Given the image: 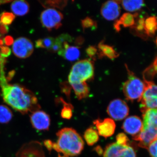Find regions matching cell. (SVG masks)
Returning <instances> with one entry per match:
<instances>
[{
	"label": "cell",
	"instance_id": "cell-36",
	"mask_svg": "<svg viewBox=\"0 0 157 157\" xmlns=\"http://www.w3.org/2000/svg\"><path fill=\"white\" fill-rule=\"evenodd\" d=\"M53 142L50 140H45L44 141V145L49 151H51L53 149Z\"/></svg>",
	"mask_w": 157,
	"mask_h": 157
},
{
	"label": "cell",
	"instance_id": "cell-25",
	"mask_svg": "<svg viewBox=\"0 0 157 157\" xmlns=\"http://www.w3.org/2000/svg\"><path fill=\"white\" fill-rule=\"evenodd\" d=\"M55 41V39L52 37L39 39L36 41V46L37 48H46L49 50L53 45Z\"/></svg>",
	"mask_w": 157,
	"mask_h": 157
},
{
	"label": "cell",
	"instance_id": "cell-18",
	"mask_svg": "<svg viewBox=\"0 0 157 157\" xmlns=\"http://www.w3.org/2000/svg\"><path fill=\"white\" fill-rule=\"evenodd\" d=\"M11 11L17 16H23L28 13L29 5L25 1H15L11 3Z\"/></svg>",
	"mask_w": 157,
	"mask_h": 157
},
{
	"label": "cell",
	"instance_id": "cell-12",
	"mask_svg": "<svg viewBox=\"0 0 157 157\" xmlns=\"http://www.w3.org/2000/svg\"><path fill=\"white\" fill-rule=\"evenodd\" d=\"M30 120L32 126L38 131H48L50 125V118L48 113L43 110H36L32 113Z\"/></svg>",
	"mask_w": 157,
	"mask_h": 157
},
{
	"label": "cell",
	"instance_id": "cell-3",
	"mask_svg": "<svg viewBox=\"0 0 157 157\" xmlns=\"http://www.w3.org/2000/svg\"><path fill=\"white\" fill-rule=\"evenodd\" d=\"M143 127L138 135L133 137L140 147L148 148L157 139V108L147 109L143 113Z\"/></svg>",
	"mask_w": 157,
	"mask_h": 157
},
{
	"label": "cell",
	"instance_id": "cell-13",
	"mask_svg": "<svg viewBox=\"0 0 157 157\" xmlns=\"http://www.w3.org/2000/svg\"><path fill=\"white\" fill-rule=\"evenodd\" d=\"M119 1H109L102 5L101 14L105 19L108 21L116 19L121 13Z\"/></svg>",
	"mask_w": 157,
	"mask_h": 157
},
{
	"label": "cell",
	"instance_id": "cell-24",
	"mask_svg": "<svg viewBox=\"0 0 157 157\" xmlns=\"http://www.w3.org/2000/svg\"><path fill=\"white\" fill-rule=\"evenodd\" d=\"M13 113L9 107L0 105V124L9 123L13 117Z\"/></svg>",
	"mask_w": 157,
	"mask_h": 157
},
{
	"label": "cell",
	"instance_id": "cell-6",
	"mask_svg": "<svg viewBox=\"0 0 157 157\" xmlns=\"http://www.w3.org/2000/svg\"><path fill=\"white\" fill-rule=\"evenodd\" d=\"M146 88L140 100V109L144 113L148 109L157 108V85L153 82L144 80Z\"/></svg>",
	"mask_w": 157,
	"mask_h": 157
},
{
	"label": "cell",
	"instance_id": "cell-42",
	"mask_svg": "<svg viewBox=\"0 0 157 157\" xmlns=\"http://www.w3.org/2000/svg\"><path fill=\"white\" fill-rule=\"evenodd\" d=\"M156 44L157 45V38L156 40Z\"/></svg>",
	"mask_w": 157,
	"mask_h": 157
},
{
	"label": "cell",
	"instance_id": "cell-30",
	"mask_svg": "<svg viewBox=\"0 0 157 157\" xmlns=\"http://www.w3.org/2000/svg\"><path fill=\"white\" fill-rule=\"evenodd\" d=\"M82 25L83 29H89L97 26V24L90 17H86L82 21Z\"/></svg>",
	"mask_w": 157,
	"mask_h": 157
},
{
	"label": "cell",
	"instance_id": "cell-1",
	"mask_svg": "<svg viewBox=\"0 0 157 157\" xmlns=\"http://www.w3.org/2000/svg\"><path fill=\"white\" fill-rule=\"evenodd\" d=\"M4 67V63L0 65V86L5 103L23 114L39 110L41 107L33 93L22 86L8 83Z\"/></svg>",
	"mask_w": 157,
	"mask_h": 157
},
{
	"label": "cell",
	"instance_id": "cell-9",
	"mask_svg": "<svg viewBox=\"0 0 157 157\" xmlns=\"http://www.w3.org/2000/svg\"><path fill=\"white\" fill-rule=\"evenodd\" d=\"M109 116L116 121L123 120L128 115L129 108L124 101L120 99L111 101L107 108Z\"/></svg>",
	"mask_w": 157,
	"mask_h": 157
},
{
	"label": "cell",
	"instance_id": "cell-41",
	"mask_svg": "<svg viewBox=\"0 0 157 157\" xmlns=\"http://www.w3.org/2000/svg\"><path fill=\"white\" fill-rule=\"evenodd\" d=\"M58 157H65V156H61L60 155H59Z\"/></svg>",
	"mask_w": 157,
	"mask_h": 157
},
{
	"label": "cell",
	"instance_id": "cell-2",
	"mask_svg": "<svg viewBox=\"0 0 157 157\" xmlns=\"http://www.w3.org/2000/svg\"><path fill=\"white\" fill-rule=\"evenodd\" d=\"M57 141L53 144V148L58 152L62 153L65 157L76 156L84 148V142L76 130L65 128L57 132Z\"/></svg>",
	"mask_w": 157,
	"mask_h": 157
},
{
	"label": "cell",
	"instance_id": "cell-29",
	"mask_svg": "<svg viewBox=\"0 0 157 157\" xmlns=\"http://www.w3.org/2000/svg\"><path fill=\"white\" fill-rule=\"evenodd\" d=\"M117 143L122 145H128V138L124 133H121L116 136Z\"/></svg>",
	"mask_w": 157,
	"mask_h": 157
},
{
	"label": "cell",
	"instance_id": "cell-31",
	"mask_svg": "<svg viewBox=\"0 0 157 157\" xmlns=\"http://www.w3.org/2000/svg\"><path fill=\"white\" fill-rule=\"evenodd\" d=\"M148 151L151 157H157V139L149 146Z\"/></svg>",
	"mask_w": 157,
	"mask_h": 157
},
{
	"label": "cell",
	"instance_id": "cell-20",
	"mask_svg": "<svg viewBox=\"0 0 157 157\" xmlns=\"http://www.w3.org/2000/svg\"><path fill=\"white\" fill-rule=\"evenodd\" d=\"M78 100L86 98L89 94L88 86L86 82H78L70 84Z\"/></svg>",
	"mask_w": 157,
	"mask_h": 157
},
{
	"label": "cell",
	"instance_id": "cell-23",
	"mask_svg": "<svg viewBox=\"0 0 157 157\" xmlns=\"http://www.w3.org/2000/svg\"><path fill=\"white\" fill-rule=\"evenodd\" d=\"M84 138L89 146H92L99 140V135L95 130L92 128H90L85 132Z\"/></svg>",
	"mask_w": 157,
	"mask_h": 157
},
{
	"label": "cell",
	"instance_id": "cell-8",
	"mask_svg": "<svg viewBox=\"0 0 157 157\" xmlns=\"http://www.w3.org/2000/svg\"><path fill=\"white\" fill-rule=\"evenodd\" d=\"M104 157H137L135 150L129 145H122L113 143L105 148Z\"/></svg>",
	"mask_w": 157,
	"mask_h": 157
},
{
	"label": "cell",
	"instance_id": "cell-7",
	"mask_svg": "<svg viewBox=\"0 0 157 157\" xmlns=\"http://www.w3.org/2000/svg\"><path fill=\"white\" fill-rule=\"evenodd\" d=\"M63 14L56 9L48 8L42 11L40 16L42 24L48 30L56 29L62 25Z\"/></svg>",
	"mask_w": 157,
	"mask_h": 157
},
{
	"label": "cell",
	"instance_id": "cell-17",
	"mask_svg": "<svg viewBox=\"0 0 157 157\" xmlns=\"http://www.w3.org/2000/svg\"><path fill=\"white\" fill-rule=\"evenodd\" d=\"M136 16V14L129 13H126L123 14L120 18L114 23V27L116 30L119 32L121 26L126 28L133 26L135 24V18Z\"/></svg>",
	"mask_w": 157,
	"mask_h": 157
},
{
	"label": "cell",
	"instance_id": "cell-22",
	"mask_svg": "<svg viewBox=\"0 0 157 157\" xmlns=\"http://www.w3.org/2000/svg\"><path fill=\"white\" fill-rule=\"evenodd\" d=\"M121 2L124 9L130 12L140 10L144 4L143 1H123Z\"/></svg>",
	"mask_w": 157,
	"mask_h": 157
},
{
	"label": "cell",
	"instance_id": "cell-27",
	"mask_svg": "<svg viewBox=\"0 0 157 157\" xmlns=\"http://www.w3.org/2000/svg\"><path fill=\"white\" fill-rule=\"evenodd\" d=\"M42 6L45 8H58L60 9H63L67 6V1H46L40 2Z\"/></svg>",
	"mask_w": 157,
	"mask_h": 157
},
{
	"label": "cell",
	"instance_id": "cell-10",
	"mask_svg": "<svg viewBox=\"0 0 157 157\" xmlns=\"http://www.w3.org/2000/svg\"><path fill=\"white\" fill-rule=\"evenodd\" d=\"M34 50L33 43L29 39L20 37L15 40L12 46V51L15 56L25 59L30 56Z\"/></svg>",
	"mask_w": 157,
	"mask_h": 157
},
{
	"label": "cell",
	"instance_id": "cell-26",
	"mask_svg": "<svg viewBox=\"0 0 157 157\" xmlns=\"http://www.w3.org/2000/svg\"><path fill=\"white\" fill-rule=\"evenodd\" d=\"M60 101L63 105V107L62 109L61 112V116L63 118L65 119H70L73 116L72 109L73 107L71 104H68L64 101L63 99L59 98Z\"/></svg>",
	"mask_w": 157,
	"mask_h": 157
},
{
	"label": "cell",
	"instance_id": "cell-28",
	"mask_svg": "<svg viewBox=\"0 0 157 157\" xmlns=\"http://www.w3.org/2000/svg\"><path fill=\"white\" fill-rule=\"evenodd\" d=\"M15 16L13 13L3 12L0 14V25H11L15 19Z\"/></svg>",
	"mask_w": 157,
	"mask_h": 157
},
{
	"label": "cell",
	"instance_id": "cell-21",
	"mask_svg": "<svg viewBox=\"0 0 157 157\" xmlns=\"http://www.w3.org/2000/svg\"><path fill=\"white\" fill-rule=\"evenodd\" d=\"M144 29L147 36H152L157 30V18L155 16L147 17L144 20Z\"/></svg>",
	"mask_w": 157,
	"mask_h": 157
},
{
	"label": "cell",
	"instance_id": "cell-11",
	"mask_svg": "<svg viewBox=\"0 0 157 157\" xmlns=\"http://www.w3.org/2000/svg\"><path fill=\"white\" fill-rule=\"evenodd\" d=\"M16 157H45L42 144L37 141L25 144L17 152Z\"/></svg>",
	"mask_w": 157,
	"mask_h": 157
},
{
	"label": "cell",
	"instance_id": "cell-34",
	"mask_svg": "<svg viewBox=\"0 0 157 157\" xmlns=\"http://www.w3.org/2000/svg\"><path fill=\"white\" fill-rule=\"evenodd\" d=\"M86 52L87 55L91 58L94 59L96 58V54H98V50L97 48L93 46H89L86 49Z\"/></svg>",
	"mask_w": 157,
	"mask_h": 157
},
{
	"label": "cell",
	"instance_id": "cell-35",
	"mask_svg": "<svg viewBox=\"0 0 157 157\" xmlns=\"http://www.w3.org/2000/svg\"><path fill=\"white\" fill-rule=\"evenodd\" d=\"M4 44H6V45L9 46L14 43V39L11 36H7L4 38Z\"/></svg>",
	"mask_w": 157,
	"mask_h": 157
},
{
	"label": "cell",
	"instance_id": "cell-15",
	"mask_svg": "<svg viewBox=\"0 0 157 157\" xmlns=\"http://www.w3.org/2000/svg\"><path fill=\"white\" fill-rule=\"evenodd\" d=\"M142 127L143 123L140 118L136 116H132L125 119L122 128L126 133L134 137L140 133Z\"/></svg>",
	"mask_w": 157,
	"mask_h": 157
},
{
	"label": "cell",
	"instance_id": "cell-33",
	"mask_svg": "<svg viewBox=\"0 0 157 157\" xmlns=\"http://www.w3.org/2000/svg\"><path fill=\"white\" fill-rule=\"evenodd\" d=\"M11 49L6 46H2L0 47V55L2 57L5 58L11 55Z\"/></svg>",
	"mask_w": 157,
	"mask_h": 157
},
{
	"label": "cell",
	"instance_id": "cell-39",
	"mask_svg": "<svg viewBox=\"0 0 157 157\" xmlns=\"http://www.w3.org/2000/svg\"><path fill=\"white\" fill-rule=\"evenodd\" d=\"M11 1H0V5H3V4H7V3L11 2Z\"/></svg>",
	"mask_w": 157,
	"mask_h": 157
},
{
	"label": "cell",
	"instance_id": "cell-16",
	"mask_svg": "<svg viewBox=\"0 0 157 157\" xmlns=\"http://www.w3.org/2000/svg\"><path fill=\"white\" fill-rule=\"evenodd\" d=\"M58 53L59 55L70 61L76 60L80 56V51L78 47L71 46L67 42L63 43L61 49Z\"/></svg>",
	"mask_w": 157,
	"mask_h": 157
},
{
	"label": "cell",
	"instance_id": "cell-38",
	"mask_svg": "<svg viewBox=\"0 0 157 157\" xmlns=\"http://www.w3.org/2000/svg\"><path fill=\"white\" fill-rule=\"evenodd\" d=\"M14 73H15V72H14V71L13 70V71H11L10 73H9V75H8V77H6L7 81H10L11 78H13V76H14Z\"/></svg>",
	"mask_w": 157,
	"mask_h": 157
},
{
	"label": "cell",
	"instance_id": "cell-5",
	"mask_svg": "<svg viewBox=\"0 0 157 157\" xmlns=\"http://www.w3.org/2000/svg\"><path fill=\"white\" fill-rule=\"evenodd\" d=\"M128 71V78L123 85V91L127 100L131 101L141 100L146 88L144 81Z\"/></svg>",
	"mask_w": 157,
	"mask_h": 157
},
{
	"label": "cell",
	"instance_id": "cell-19",
	"mask_svg": "<svg viewBox=\"0 0 157 157\" xmlns=\"http://www.w3.org/2000/svg\"><path fill=\"white\" fill-rule=\"evenodd\" d=\"M98 47L99 50L98 56L100 58L105 56L111 59H113L117 58L119 55L113 47L110 45L104 44L103 42H101L99 43Z\"/></svg>",
	"mask_w": 157,
	"mask_h": 157
},
{
	"label": "cell",
	"instance_id": "cell-37",
	"mask_svg": "<svg viewBox=\"0 0 157 157\" xmlns=\"http://www.w3.org/2000/svg\"><path fill=\"white\" fill-rule=\"evenodd\" d=\"M9 32V28L7 26L0 25V33L3 35Z\"/></svg>",
	"mask_w": 157,
	"mask_h": 157
},
{
	"label": "cell",
	"instance_id": "cell-14",
	"mask_svg": "<svg viewBox=\"0 0 157 157\" xmlns=\"http://www.w3.org/2000/svg\"><path fill=\"white\" fill-rule=\"evenodd\" d=\"M100 136L107 138L112 136L115 132L116 124L112 119L106 118L104 120H96L94 121Z\"/></svg>",
	"mask_w": 157,
	"mask_h": 157
},
{
	"label": "cell",
	"instance_id": "cell-4",
	"mask_svg": "<svg viewBox=\"0 0 157 157\" xmlns=\"http://www.w3.org/2000/svg\"><path fill=\"white\" fill-rule=\"evenodd\" d=\"M94 63L88 59L82 60L74 64L69 74L68 79L70 84L86 82L94 78Z\"/></svg>",
	"mask_w": 157,
	"mask_h": 157
},
{
	"label": "cell",
	"instance_id": "cell-32",
	"mask_svg": "<svg viewBox=\"0 0 157 157\" xmlns=\"http://www.w3.org/2000/svg\"><path fill=\"white\" fill-rule=\"evenodd\" d=\"M70 84L68 83L67 82H64L61 83L60 86L61 88V90L63 93L65 94L68 98L70 96V90H71V87H70Z\"/></svg>",
	"mask_w": 157,
	"mask_h": 157
},
{
	"label": "cell",
	"instance_id": "cell-40",
	"mask_svg": "<svg viewBox=\"0 0 157 157\" xmlns=\"http://www.w3.org/2000/svg\"><path fill=\"white\" fill-rule=\"evenodd\" d=\"M5 59L6 58H5L2 57L1 56V55H0V65H1L2 62V61L3 60Z\"/></svg>",
	"mask_w": 157,
	"mask_h": 157
}]
</instances>
